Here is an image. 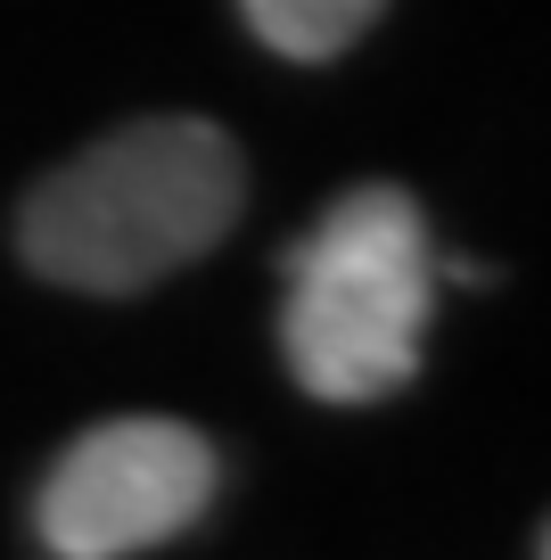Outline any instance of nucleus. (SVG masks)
Returning <instances> with one entry per match:
<instances>
[{"label": "nucleus", "mask_w": 551, "mask_h": 560, "mask_svg": "<svg viewBox=\"0 0 551 560\" xmlns=\"http://www.w3.org/2000/svg\"><path fill=\"white\" fill-rule=\"evenodd\" d=\"M247 207L239 140L207 116H132L17 198L9 247L74 298H140L231 240Z\"/></svg>", "instance_id": "obj_1"}, {"label": "nucleus", "mask_w": 551, "mask_h": 560, "mask_svg": "<svg viewBox=\"0 0 551 560\" xmlns=\"http://www.w3.org/2000/svg\"><path fill=\"white\" fill-rule=\"evenodd\" d=\"M436 240L403 182H354L280 256V363L313 404H387L420 380Z\"/></svg>", "instance_id": "obj_2"}, {"label": "nucleus", "mask_w": 551, "mask_h": 560, "mask_svg": "<svg viewBox=\"0 0 551 560\" xmlns=\"http://www.w3.org/2000/svg\"><path fill=\"white\" fill-rule=\"evenodd\" d=\"M223 494V454L207 429L165 412H116L58 445L34 478V544L50 560H132L190 536Z\"/></svg>", "instance_id": "obj_3"}, {"label": "nucleus", "mask_w": 551, "mask_h": 560, "mask_svg": "<svg viewBox=\"0 0 551 560\" xmlns=\"http://www.w3.org/2000/svg\"><path fill=\"white\" fill-rule=\"evenodd\" d=\"M239 18L272 58H289V67H329V58H345L387 18V0H239Z\"/></svg>", "instance_id": "obj_4"}, {"label": "nucleus", "mask_w": 551, "mask_h": 560, "mask_svg": "<svg viewBox=\"0 0 551 560\" xmlns=\"http://www.w3.org/2000/svg\"><path fill=\"white\" fill-rule=\"evenodd\" d=\"M535 552H543V560H551V520H543V527H535Z\"/></svg>", "instance_id": "obj_5"}]
</instances>
